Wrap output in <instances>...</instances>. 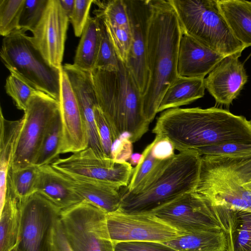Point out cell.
I'll return each mask as SVG.
<instances>
[{
	"instance_id": "cell-27",
	"label": "cell",
	"mask_w": 251,
	"mask_h": 251,
	"mask_svg": "<svg viewBox=\"0 0 251 251\" xmlns=\"http://www.w3.org/2000/svg\"><path fill=\"white\" fill-rule=\"evenodd\" d=\"M152 142L143 151L140 162L134 168L128 186V192L137 193L148 187L163 172L174 157L160 160L152 152Z\"/></svg>"
},
{
	"instance_id": "cell-41",
	"label": "cell",
	"mask_w": 251,
	"mask_h": 251,
	"mask_svg": "<svg viewBox=\"0 0 251 251\" xmlns=\"http://www.w3.org/2000/svg\"><path fill=\"white\" fill-rule=\"evenodd\" d=\"M152 142V152L157 159L166 160L175 156V147L168 139L155 136Z\"/></svg>"
},
{
	"instance_id": "cell-17",
	"label": "cell",
	"mask_w": 251,
	"mask_h": 251,
	"mask_svg": "<svg viewBox=\"0 0 251 251\" xmlns=\"http://www.w3.org/2000/svg\"><path fill=\"white\" fill-rule=\"evenodd\" d=\"M242 53L225 57L204 78L205 89L216 103L229 106L240 93L248 80Z\"/></svg>"
},
{
	"instance_id": "cell-5",
	"label": "cell",
	"mask_w": 251,
	"mask_h": 251,
	"mask_svg": "<svg viewBox=\"0 0 251 251\" xmlns=\"http://www.w3.org/2000/svg\"><path fill=\"white\" fill-rule=\"evenodd\" d=\"M251 180V158L201 155L195 190L217 205L251 212V191L243 184Z\"/></svg>"
},
{
	"instance_id": "cell-28",
	"label": "cell",
	"mask_w": 251,
	"mask_h": 251,
	"mask_svg": "<svg viewBox=\"0 0 251 251\" xmlns=\"http://www.w3.org/2000/svg\"><path fill=\"white\" fill-rule=\"evenodd\" d=\"M0 209V251H11L17 246L19 237L21 219L19 202L7 191Z\"/></svg>"
},
{
	"instance_id": "cell-10",
	"label": "cell",
	"mask_w": 251,
	"mask_h": 251,
	"mask_svg": "<svg viewBox=\"0 0 251 251\" xmlns=\"http://www.w3.org/2000/svg\"><path fill=\"white\" fill-rule=\"evenodd\" d=\"M17 251H56L55 228L61 210L35 193L22 202Z\"/></svg>"
},
{
	"instance_id": "cell-46",
	"label": "cell",
	"mask_w": 251,
	"mask_h": 251,
	"mask_svg": "<svg viewBox=\"0 0 251 251\" xmlns=\"http://www.w3.org/2000/svg\"><path fill=\"white\" fill-rule=\"evenodd\" d=\"M250 122L251 124V120H250Z\"/></svg>"
},
{
	"instance_id": "cell-42",
	"label": "cell",
	"mask_w": 251,
	"mask_h": 251,
	"mask_svg": "<svg viewBox=\"0 0 251 251\" xmlns=\"http://www.w3.org/2000/svg\"><path fill=\"white\" fill-rule=\"evenodd\" d=\"M55 245L56 251H73L64 233L60 217L55 228Z\"/></svg>"
},
{
	"instance_id": "cell-22",
	"label": "cell",
	"mask_w": 251,
	"mask_h": 251,
	"mask_svg": "<svg viewBox=\"0 0 251 251\" xmlns=\"http://www.w3.org/2000/svg\"><path fill=\"white\" fill-rule=\"evenodd\" d=\"M219 206L228 251H251V212Z\"/></svg>"
},
{
	"instance_id": "cell-9",
	"label": "cell",
	"mask_w": 251,
	"mask_h": 251,
	"mask_svg": "<svg viewBox=\"0 0 251 251\" xmlns=\"http://www.w3.org/2000/svg\"><path fill=\"white\" fill-rule=\"evenodd\" d=\"M60 112L59 101L47 94L38 91L31 97L10 168L34 164L47 131Z\"/></svg>"
},
{
	"instance_id": "cell-34",
	"label": "cell",
	"mask_w": 251,
	"mask_h": 251,
	"mask_svg": "<svg viewBox=\"0 0 251 251\" xmlns=\"http://www.w3.org/2000/svg\"><path fill=\"white\" fill-rule=\"evenodd\" d=\"M5 89L17 108L24 111L26 110L31 97L38 91L13 73H10L7 77Z\"/></svg>"
},
{
	"instance_id": "cell-33",
	"label": "cell",
	"mask_w": 251,
	"mask_h": 251,
	"mask_svg": "<svg viewBox=\"0 0 251 251\" xmlns=\"http://www.w3.org/2000/svg\"><path fill=\"white\" fill-rule=\"evenodd\" d=\"M25 0H0V34L6 37L20 30L19 21Z\"/></svg>"
},
{
	"instance_id": "cell-15",
	"label": "cell",
	"mask_w": 251,
	"mask_h": 251,
	"mask_svg": "<svg viewBox=\"0 0 251 251\" xmlns=\"http://www.w3.org/2000/svg\"><path fill=\"white\" fill-rule=\"evenodd\" d=\"M69 18L59 0H49L45 12L32 32L35 47L51 66L61 69Z\"/></svg>"
},
{
	"instance_id": "cell-14",
	"label": "cell",
	"mask_w": 251,
	"mask_h": 251,
	"mask_svg": "<svg viewBox=\"0 0 251 251\" xmlns=\"http://www.w3.org/2000/svg\"><path fill=\"white\" fill-rule=\"evenodd\" d=\"M132 34L130 48L126 63L143 96L149 80L147 64L148 29L151 13V0H124Z\"/></svg>"
},
{
	"instance_id": "cell-12",
	"label": "cell",
	"mask_w": 251,
	"mask_h": 251,
	"mask_svg": "<svg viewBox=\"0 0 251 251\" xmlns=\"http://www.w3.org/2000/svg\"><path fill=\"white\" fill-rule=\"evenodd\" d=\"M51 165L61 173L97 180L118 190L128 186L134 170L130 163L101 157L89 147Z\"/></svg>"
},
{
	"instance_id": "cell-19",
	"label": "cell",
	"mask_w": 251,
	"mask_h": 251,
	"mask_svg": "<svg viewBox=\"0 0 251 251\" xmlns=\"http://www.w3.org/2000/svg\"><path fill=\"white\" fill-rule=\"evenodd\" d=\"M225 57L182 33L177 58L178 76L205 78Z\"/></svg>"
},
{
	"instance_id": "cell-1",
	"label": "cell",
	"mask_w": 251,
	"mask_h": 251,
	"mask_svg": "<svg viewBox=\"0 0 251 251\" xmlns=\"http://www.w3.org/2000/svg\"><path fill=\"white\" fill-rule=\"evenodd\" d=\"M179 151L227 142L251 143V124L227 110L175 108L164 111L152 130Z\"/></svg>"
},
{
	"instance_id": "cell-32",
	"label": "cell",
	"mask_w": 251,
	"mask_h": 251,
	"mask_svg": "<svg viewBox=\"0 0 251 251\" xmlns=\"http://www.w3.org/2000/svg\"><path fill=\"white\" fill-rule=\"evenodd\" d=\"M98 20L100 30V43L95 69L116 71L119 67V58L103 21Z\"/></svg>"
},
{
	"instance_id": "cell-30",
	"label": "cell",
	"mask_w": 251,
	"mask_h": 251,
	"mask_svg": "<svg viewBox=\"0 0 251 251\" xmlns=\"http://www.w3.org/2000/svg\"><path fill=\"white\" fill-rule=\"evenodd\" d=\"M39 167L31 164L18 168H10L7 177V190L22 202L36 193Z\"/></svg>"
},
{
	"instance_id": "cell-7",
	"label": "cell",
	"mask_w": 251,
	"mask_h": 251,
	"mask_svg": "<svg viewBox=\"0 0 251 251\" xmlns=\"http://www.w3.org/2000/svg\"><path fill=\"white\" fill-rule=\"evenodd\" d=\"M25 32L20 29L3 38L1 60L10 73L59 101L62 67L49 64Z\"/></svg>"
},
{
	"instance_id": "cell-37",
	"label": "cell",
	"mask_w": 251,
	"mask_h": 251,
	"mask_svg": "<svg viewBox=\"0 0 251 251\" xmlns=\"http://www.w3.org/2000/svg\"><path fill=\"white\" fill-rule=\"evenodd\" d=\"M94 0H75L73 11L69 22L73 27L76 37H81L89 17V11Z\"/></svg>"
},
{
	"instance_id": "cell-8",
	"label": "cell",
	"mask_w": 251,
	"mask_h": 251,
	"mask_svg": "<svg viewBox=\"0 0 251 251\" xmlns=\"http://www.w3.org/2000/svg\"><path fill=\"white\" fill-rule=\"evenodd\" d=\"M60 221L73 251H114L107 214L84 201L62 210Z\"/></svg>"
},
{
	"instance_id": "cell-40",
	"label": "cell",
	"mask_w": 251,
	"mask_h": 251,
	"mask_svg": "<svg viewBox=\"0 0 251 251\" xmlns=\"http://www.w3.org/2000/svg\"><path fill=\"white\" fill-rule=\"evenodd\" d=\"M132 151V143L128 138L120 137L115 140L111 149V158L116 162L126 161Z\"/></svg>"
},
{
	"instance_id": "cell-25",
	"label": "cell",
	"mask_w": 251,
	"mask_h": 251,
	"mask_svg": "<svg viewBox=\"0 0 251 251\" xmlns=\"http://www.w3.org/2000/svg\"><path fill=\"white\" fill-rule=\"evenodd\" d=\"M219 9L234 36L251 46V1L217 0Z\"/></svg>"
},
{
	"instance_id": "cell-21",
	"label": "cell",
	"mask_w": 251,
	"mask_h": 251,
	"mask_svg": "<svg viewBox=\"0 0 251 251\" xmlns=\"http://www.w3.org/2000/svg\"><path fill=\"white\" fill-rule=\"evenodd\" d=\"M63 174L83 201L99 208L106 214L119 210L122 201L119 190L97 180Z\"/></svg>"
},
{
	"instance_id": "cell-35",
	"label": "cell",
	"mask_w": 251,
	"mask_h": 251,
	"mask_svg": "<svg viewBox=\"0 0 251 251\" xmlns=\"http://www.w3.org/2000/svg\"><path fill=\"white\" fill-rule=\"evenodd\" d=\"M201 155L230 158H251V143L227 142L195 150Z\"/></svg>"
},
{
	"instance_id": "cell-11",
	"label": "cell",
	"mask_w": 251,
	"mask_h": 251,
	"mask_svg": "<svg viewBox=\"0 0 251 251\" xmlns=\"http://www.w3.org/2000/svg\"><path fill=\"white\" fill-rule=\"evenodd\" d=\"M150 214L184 234L224 229L219 206L195 191L181 196Z\"/></svg>"
},
{
	"instance_id": "cell-26",
	"label": "cell",
	"mask_w": 251,
	"mask_h": 251,
	"mask_svg": "<svg viewBox=\"0 0 251 251\" xmlns=\"http://www.w3.org/2000/svg\"><path fill=\"white\" fill-rule=\"evenodd\" d=\"M204 78L178 76L166 91L157 113L191 103L202 98Z\"/></svg>"
},
{
	"instance_id": "cell-18",
	"label": "cell",
	"mask_w": 251,
	"mask_h": 251,
	"mask_svg": "<svg viewBox=\"0 0 251 251\" xmlns=\"http://www.w3.org/2000/svg\"><path fill=\"white\" fill-rule=\"evenodd\" d=\"M99 8L94 12L101 19L119 58L124 63L131 46L130 22L124 0H94Z\"/></svg>"
},
{
	"instance_id": "cell-4",
	"label": "cell",
	"mask_w": 251,
	"mask_h": 251,
	"mask_svg": "<svg viewBox=\"0 0 251 251\" xmlns=\"http://www.w3.org/2000/svg\"><path fill=\"white\" fill-rule=\"evenodd\" d=\"M201 157L197 151H179L163 172L143 191L120 192L118 211L128 214H150L181 196L194 191L200 175Z\"/></svg>"
},
{
	"instance_id": "cell-2",
	"label": "cell",
	"mask_w": 251,
	"mask_h": 251,
	"mask_svg": "<svg viewBox=\"0 0 251 251\" xmlns=\"http://www.w3.org/2000/svg\"><path fill=\"white\" fill-rule=\"evenodd\" d=\"M147 64L149 80L142 96L144 115L150 123L168 88L177 78V58L182 31L169 0H151Z\"/></svg>"
},
{
	"instance_id": "cell-3",
	"label": "cell",
	"mask_w": 251,
	"mask_h": 251,
	"mask_svg": "<svg viewBox=\"0 0 251 251\" xmlns=\"http://www.w3.org/2000/svg\"><path fill=\"white\" fill-rule=\"evenodd\" d=\"M91 73L99 107L113 142L125 133L132 143L139 140L150 123L143 113L142 94L126 64L120 59L116 71L95 69Z\"/></svg>"
},
{
	"instance_id": "cell-36",
	"label": "cell",
	"mask_w": 251,
	"mask_h": 251,
	"mask_svg": "<svg viewBox=\"0 0 251 251\" xmlns=\"http://www.w3.org/2000/svg\"><path fill=\"white\" fill-rule=\"evenodd\" d=\"M48 2L49 0H25L19 21L20 29L32 32L40 21Z\"/></svg>"
},
{
	"instance_id": "cell-20",
	"label": "cell",
	"mask_w": 251,
	"mask_h": 251,
	"mask_svg": "<svg viewBox=\"0 0 251 251\" xmlns=\"http://www.w3.org/2000/svg\"><path fill=\"white\" fill-rule=\"evenodd\" d=\"M36 193L61 210L82 201L72 188L67 176L51 165L38 167Z\"/></svg>"
},
{
	"instance_id": "cell-44",
	"label": "cell",
	"mask_w": 251,
	"mask_h": 251,
	"mask_svg": "<svg viewBox=\"0 0 251 251\" xmlns=\"http://www.w3.org/2000/svg\"><path fill=\"white\" fill-rule=\"evenodd\" d=\"M142 157V154L134 153L132 154L130 157V164L131 165H137L141 160Z\"/></svg>"
},
{
	"instance_id": "cell-31",
	"label": "cell",
	"mask_w": 251,
	"mask_h": 251,
	"mask_svg": "<svg viewBox=\"0 0 251 251\" xmlns=\"http://www.w3.org/2000/svg\"><path fill=\"white\" fill-rule=\"evenodd\" d=\"M62 130L60 112L52 122L44 137L34 165H51L59 158Z\"/></svg>"
},
{
	"instance_id": "cell-23",
	"label": "cell",
	"mask_w": 251,
	"mask_h": 251,
	"mask_svg": "<svg viewBox=\"0 0 251 251\" xmlns=\"http://www.w3.org/2000/svg\"><path fill=\"white\" fill-rule=\"evenodd\" d=\"M23 116L18 120H8L0 109V206L5 200L7 177L19 136L24 124Z\"/></svg>"
},
{
	"instance_id": "cell-13",
	"label": "cell",
	"mask_w": 251,
	"mask_h": 251,
	"mask_svg": "<svg viewBox=\"0 0 251 251\" xmlns=\"http://www.w3.org/2000/svg\"><path fill=\"white\" fill-rule=\"evenodd\" d=\"M109 234L114 243L124 241L164 242L185 234L152 214H107Z\"/></svg>"
},
{
	"instance_id": "cell-43",
	"label": "cell",
	"mask_w": 251,
	"mask_h": 251,
	"mask_svg": "<svg viewBox=\"0 0 251 251\" xmlns=\"http://www.w3.org/2000/svg\"><path fill=\"white\" fill-rule=\"evenodd\" d=\"M59 1L62 9L69 19L74 8L75 0H59Z\"/></svg>"
},
{
	"instance_id": "cell-39",
	"label": "cell",
	"mask_w": 251,
	"mask_h": 251,
	"mask_svg": "<svg viewBox=\"0 0 251 251\" xmlns=\"http://www.w3.org/2000/svg\"><path fill=\"white\" fill-rule=\"evenodd\" d=\"M94 113L99 135L104 154L107 157L112 158L111 149L113 141L110 130L99 106L95 107Z\"/></svg>"
},
{
	"instance_id": "cell-16",
	"label": "cell",
	"mask_w": 251,
	"mask_h": 251,
	"mask_svg": "<svg viewBox=\"0 0 251 251\" xmlns=\"http://www.w3.org/2000/svg\"><path fill=\"white\" fill-rule=\"evenodd\" d=\"M60 82L59 102L62 130L60 154L73 153L88 148V129L68 77L62 68Z\"/></svg>"
},
{
	"instance_id": "cell-24",
	"label": "cell",
	"mask_w": 251,
	"mask_h": 251,
	"mask_svg": "<svg viewBox=\"0 0 251 251\" xmlns=\"http://www.w3.org/2000/svg\"><path fill=\"white\" fill-rule=\"evenodd\" d=\"M163 243L176 251H228L224 229L196 231Z\"/></svg>"
},
{
	"instance_id": "cell-38",
	"label": "cell",
	"mask_w": 251,
	"mask_h": 251,
	"mask_svg": "<svg viewBox=\"0 0 251 251\" xmlns=\"http://www.w3.org/2000/svg\"><path fill=\"white\" fill-rule=\"evenodd\" d=\"M114 251H176L163 242L124 241L114 243Z\"/></svg>"
},
{
	"instance_id": "cell-6",
	"label": "cell",
	"mask_w": 251,
	"mask_h": 251,
	"mask_svg": "<svg viewBox=\"0 0 251 251\" xmlns=\"http://www.w3.org/2000/svg\"><path fill=\"white\" fill-rule=\"evenodd\" d=\"M182 33L212 50L227 56L247 48L233 35L217 0H169Z\"/></svg>"
},
{
	"instance_id": "cell-29",
	"label": "cell",
	"mask_w": 251,
	"mask_h": 251,
	"mask_svg": "<svg viewBox=\"0 0 251 251\" xmlns=\"http://www.w3.org/2000/svg\"><path fill=\"white\" fill-rule=\"evenodd\" d=\"M100 43V30L97 18H88L76 50L74 64L88 72L95 69Z\"/></svg>"
},
{
	"instance_id": "cell-45",
	"label": "cell",
	"mask_w": 251,
	"mask_h": 251,
	"mask_svg": "<svg viewBox=\"0 0 251 251\" xmlns=\"http://www.w3.org/2000/svg\"><path fill=\"white\" fill-rule=\"evenodd\" d=\"M11 251H17L16 247H15L14 249H13Z\"/></svg>"
}]
</instances>
